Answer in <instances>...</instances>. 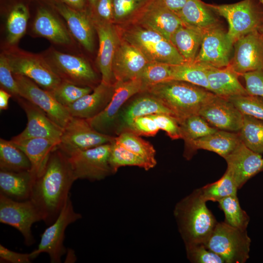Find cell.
<instances>
[{"label":"cell","instance_id":"4dcf8cb0","mask_svg":"<svg viewBox=\"0 0 263 263\" xmlns=\"http://www.w3.org/2000/svg\"><path fill=\"white\" fill-rule=\"evenodd\" d=\"M34 180L30 170L14 172L0 170V193L17 201L28 200Z\"/></svg>","mask_w":263,"mask_h":263},{"label":"cell","instance_id":"8d00e7d4","mask_svg":"<svg viewBox=\"0 0 263 263\" xmlns=\"http://www.w3.org/2000/svg\"><path fill=\"white\" fill-rule=\"evenodd\" d=\"M115 140L128 150L144 159L153 168L156 166V151L150 142L128 131L119 133L115 137Z\"/></svg>","mask_w":263,"mask_h":263},{"label":"cell","instance_id":"cb8c5ba5","mask_svg":"<svg viewBox=\"0 0 263 263\" xmlns=\"http://www.w3.org/2000/svg\"><path fill=\"white\" fill-rule=\"evenodd\" d=\"M114 85H108L100 81L91 93L66 108L72 116L91 119L102 112L108 105L113 95Z\"/></svg>","mask_w":263,"mask_h":263},{"label":"cell","instance_id":"603a6c76","mask_svg":"<svg viewBox=\"0 0 263 263\" xmlns=\"http://www.w3.org/2000/svg\"><path fill=\"white\" fill-rule=\"evenodd\" d=\"M53 5L64 19L75 38L88 51L94 49V27L92 17L83 10L70 7L60 0H53Z\"/></svg>","mask_w":263,"mask_h":263},{"label":"cell","instance_id":"7dc6e473","mask_svg":"<svg viewBox=\"0 0 263 263\" xmlns=\"http://www.w3.org/2000/svg\"><path fill=\"white\" fill-rule=\"evenodd\" d=\"M0 84L1 88L16 99L19 96V89L8 60L3 52L0 55Z\"/></svg>","mask_w":263,"mask_h":263},{"label":"cell","instance_id":"e0dca14e","mask_svg":"<svg viewBox=\"0 0 263 263\" xmlns=\"http://www.w3.org/2000/svg\"><path fill=\"white\" fill-rule=\"evenodd\" d=\"M99 39L96 62L101 74V81L114 85L115 80L113 72L114 56L120 38L116 26L98 18L92 17Z\"/></svg>","mask_w":263,"mask_h":263},{"label":"cell","instance_id":"94428289","mask_svg":"<svg viewBox=\"0 0 263 263\" xmlns=\"http://www.w3.org/2000/svg\"><path fill=\"white\" fill-rule=\"evenodd\" d=\"M258 0L263 6V0Z\"/></svg>","mask_w":263,"mask_h":263},{"label":"cell","instance_id":"680465c9","mask_svg":"<svg viewBox=\"0 0 263 263\" xmlns=\"http://www.w3.org/2000/svg\"><path fill=\"white\" fill-rule=\"evenodd\" d=\"M91 6L95 8L99 0H88Z\"/></svg>","mask_w":263,"mask_h":263},{"label":"cell","instance_id":"9c48e42d","mask_svg":"<svg viewBox=\"0 0 263 263\" xmlns=\"http://www.w3.org/2000/svg\"><path fill=\"white\" fill-rule=\"evenodd\" d=\"M44 56L62 81L92 89L96 86L97 74L84 58L52 49Z\"/></svg>","mask_w":263,"mask_h":263},{"label":"cell","instance_id":"f1b7e54d","mask_svg":"<svg viewBox=\"0 0 263 263\" xmlns=\"http://www.w3.org/2000/svg\"><path fill=\"white\" fill-rule=\"evenodd\" d=\"M10 140L22 150L29 159L31 164L30 171L34 179L42 172L51 152L57 146L56 143L41 138Z\"/></svg>","mask_w":263,"mask_h":263},{"label":"cell","instance_id":"bcb514c9","mask_svg":"<svg viewBox=\"0 0 263 263\" xmlns=\"http://www.w3.org/2000/svg\"><path fill=\"white\" fill-rule=\"evenodd\" d=\"M187 257L193 263H224L218 255L207 248L204 244H185Z\"/></svg>","mask_w":263,"mask_h":263},{"label":"cell","instance_id":"d4e9b609","mask_svg":"<svg viewBox=\"0 0 263 263\" xmlns=\"http://www.w3.org/2000/svg\"><path fill=\"white\" fill-rule=\"evenodd\" d=\"M241 142L238 132L218 130L207 136L186 142L185 156L189 159L194 151L202 149L215 152L224 158Z\"/></svg>","mask_w":263,"mask_h":263},{"label":"cell","instance_id":"8fae6325","mask_svg":"<svg viewBox=\"0 0 263 263\" xmlns=\"http://www.w3.org/2000/svg\"><path fill=\"white\" fill-rule=\"evenodd\" d=\"M111 146L106 144L67 156L76 180L100 181L113 174L109 162Z\"/></svg>","mask_w":263,"mask_h":263},{"label":"cell","instance_id":"5b68a950","mask_svg":"<svg viewBox=\"0 0 263 263\" xmlns=\"http://www.w3.org/2000/svg\"><path fill=\"white\" fill-rule=\"evenodd\" d=\"M207 4L215 13L227 21V36L233 44L242 37L258 30L263 23V6L258 0H242L231 4Z\"/></svg>","mask_w":263,"mask_h":263},{"label":"cell","instance_id":"9f6ffc18","mask_svg":"<svg viewBox=\"0 0 263 263\" xmlns=\"http://www.w3.org/2000/svg\"><path fill=\"white\" fill-rule=\"evenodd\" d=\"M70 7L78 10H83L85 7L84 0H59Z\"/></svg>","mask_w":263,"mask_h":263},{"label":"cell","instance_id":"7c38bea8","mask_svg":"<svg viewBox=\"0 0 263 263\" xmlns=\"http://www.w3.org/2000/svg\"><path fill=\"white\" fill-rule=\"evenodd\" d=\"M40 220H42L40 213L30 199L17 201L0 193V222L18 230L26 245L30 246L35 242L31 227Z\"/></svg>","mask_w":263,"mask_h":263},{"label":"cell","instance_id":"91938a15","mask_svg":"<svg viewBox=\"0 0 263 263\" xmlns=\"http://www.w3.org/2000/svg\"><path fill=\"white\" fill-rule=\"evenodd\" d=\"M258 31L260 34V35L262 39L263 44V23L258 29Z\"/></svg>","mask_w":263,"mask_h":263},{"label":"cell","instance_id":"11a10c76","mask_svg":"<svg viewBox=\"0 0 263 263\" xmlns=\"http://www.w3.org/2000/svg\"><path fill=\"white\" fill-rule=\"evenodd\" d=\"M12 95L6 91L0 88V110H5L8 108L9 98Z\"/></svg>","mask_w":263,"mask_h":263},{"label":"cell","instance_id":"1f68e13d","mask_svg":"<svg viewBox=\"0 0 263 263\" xmlns=\"http://www.w3.org/2000/svg\"><path fill=\"white\" fill-rule=\"evenodd\" d=\"M204 31L184 24L172 35L170 41L186 62L194 60L201 45Z\"/></svg>","mask_w":263,"mask_h":263},{"label":"cell","instance_id":"4fadbf2b","mask_svg":"<svg viewBox=\"0 0 263 263\" xmlns=\"http://www.w3.org/2000/svg\"><path fill=\"white\" fill-rule=\"evenodd\" d=\"M143 91V84L139 77L116 82L113 95L108 105L98 115L87 119L89 123L98 132L112 135L117 127L119 112L123 104L132 95Z\"/></svg>","mask_w":263,"mask_h":263},{"label":"cell","instance_id":"277c9868","mask_svg":"<svg viewBox=\"0 0 263 263\" xmlns=\"http://www.w3.org/2000/svg\"><path fill=\"white\" fill-rule=\"evenodd\" d=\"M120 37L139 50L150 62L169 65L186 61L170 40L151 30L133 24L116 26Z\"/></svg>","mask_w":263,"mask_h":263},{"label":"cell","instance_id":"f907efd6","mask_svg":"<svg viewBox=\"0 0 263 263\" xmlns=\"http://www.w3.org/2000/svg\"><path fill=\"white\" fill-rule=\"evenodd\" d=\"M241 76L244 79L248 94L263 98V69L247 72Z\"/></svg>","mask_w":263,"mask_h":263},{"label":"cell","instance_id":"7bdbcfd3","mask_svg":"<svg viewBox=\"0 0 263 263\" xmlns=\"http://www.w3.org/2000/svg\"><path fill=\"white\" fill-rule=\"evenodd\" d=\"M170 73V65L161 62H149L139 76L143 84V92L148 87L169 81Z\"/></svg>","mask_w":263,"mask_h":263},{"label":"cell","instance_id":"f6af8a7d","mask_svg":"<svg viewBox=\"0 0 263 263\" xmlns=\"http://www.w3.org/2000/svg\"><path fill=\"white\" fill-rule=\"evenodd\" d=\"M228 99L243 114L263 121V98L252 95L232 96Z\"/></svg>","mask_w":263,"mask_h":263},{"label":"cell","instance_id":"7402d4cb","mask_svg":"<svg viewBox=\"0 0 263 263\" xmlns=\"http://www.w3.org/2000/svg\"><path fill=\"white\" fill-rule=\"evenodd\" d=\"M149 62L139 50L120 38L113 63L115 82H124L139 77Z\"/></svg>","mask_w":263,"mask_h":263},{"label":"cell","instance_id":"83f0119b","mask_svg":"<svg viewBox=\"0 0 263 263\" xmlns=\"http://www.w3.org/2000/svg\"><path fill=\"white\" fill-rule=\"evenodd\" d=\"M34 32L54 43L68 45L72 38L68 31L53 13L43 7L39 8L33 25Z\"/></svg>","mask_w":263,"mask_h":263},{"label":"cell","instance_id":"f35d334b","mask_svg":"<svg viewBox=\"0 0 263 263\" xmlns=\"http://www.w3.org/2000/svg\"><path fill=\"white\" fill-rule=\"evenodd\" d=\"M218 203L219 208L224 213V222L226 224L241 230H246L250 218L241 208L237 195L226 197Z\"/></svg>","mask_w":263,"mask_h":263},{"label":"cell","instance_id":"2e32d148","mask_svg":"<svg viewBox=\"0 0 263 263\" xmlns=\"http://www.w3.org/2000/svg\"><path fill=\"white\" fill-rule=\"evenodd\" d=\"M16 99L26 114L27 124L22 132L11 140L17 141L41 138L50 140L58 146L63 130L56 125L43 111L34 104L21 96Z\"/></svg>","mask_w":263,"mask_h":263},{"label":"cell","instance_id":"74e56055","mask_svg":"<svg viewBox=\"0 0 263 263\" xmlns=\"http://www.w3.org/2000/svg\"><path fill=\"white\" fill-rule=\"evenodd\" d=\"M109 162L113 174H115L119 168L125 166H136L146 170L153 168L144 159L128 150L115 140L112 143Z\"/></svg>","mask_w":263,"mask_h":263},{"label":"cell","instance_id":"d590c367","mask_svg":"<svg viewBox=\"0 0 263 263\" xmlns=\"http://www.w3.org/2000/svg\"><path fill=\"white\" fill-rule=\"evenodd\" d=\"M29 18L27 7L22 3L15 5L10 11L6 20L7 42L14 46L24 35Z\"/></svg>","mask_w":263,"mask_h":263},{"label":"cell","instance_id":"681fc988","mask_svg":"<svg viewBox=\"0 0 263 263\" xmlns=\"http://www.w3.org/2000/svg\"><path fill=\"white\" fill-rule=\"evenodd\" d=\"M154 120L159 130L165 131L172 139H181L180 124L175 117L168 114L150 115Z\"/></svg>","mask_w":263,"mask_h":263},{"label":"cell","instance_id":"484cf974","mask_svg":"<svg viewBox=\"0 0 263 263\" xmlns=\"http://www.w3.org/2000/svg\"><path fill=\"white\" fill-rule=\"evenodd\" d=\"M239 76L229 65L221 68L210 67L207 72L209 90L215 95L225 98L247 95L245 88L239 80Z\"/></svg>","mask_w":263,"mask_h":263},{"label":"cell","instance_id":"d6986e66","mask_svg":"<svg viewBox=\"0 0 263 263\" xmlns=\"http://www.w3.org/2000/svg\"><path fill=\"white\" fill-rule=\"evenodd\" d=\"M233 46L234 55L228 65L239 76L263 69V44L258 30L242 37Z\"/></svg>","mask_w":263,"mask_h":263},{"label":"cell","instance_id":"816d5d0a","mask_svg":"<svg viewBox=\"0 0 263 263\" xmlns=\"http://www.w3.org/2000/svg\"><path fill=\"white\" fill-rule=\"evenodd\" d=\"M0 260L11 263H29L32 259L31 253H20L12 251L0 244Z\"/></svg>","mask_w":263,"mask_h":263},{"label":"cell","instance_id":"44dd1931","mask_svg":"<svg viewBox=\"0 0 263 263\" xmlns=\"http://www.w3.org/2000/svg\"><path fill=\"white\" fill-rule=\"evenodd\" d=\"M211 126L220 130L238 132L243 114L228 99L215 95L199 112Z\"/></svg>","mask_w":263,"mask_h":263},{"label":"cell","instance_id":"b9f144b4","mask_svg":"<svg viewBox=\"0 0 263 263\" xmlns=\"http://www.w3.org/2000/svg\"><path fill=\"white\" fill-rule=\"evenodd\" d=\"M93 90L90 87H81L62 81L51 93L57 101L66 108Z\"/></svg>","mask_w":263,"mask_h":263},{"label":"cell","instance_id":"9a60e30c","mask_svg":"<svg viewBox=\"0 0 263 263\" xmlns=\"http://www.w3.org/2000/svg\"><path fill=\"white\" fill-rule=\"evenodd\" d=\"M13 75L19 96L40 108L63 130L72 117L67 109L57 101L51 92L42 89L30 79Z\"/></svg>","mask_w":263,"mask_h":263},{"label":"cell","instance_id":"ba28073f","mask_svg":"<svg viewBox=\"0 0 263 263\" xmlns=\"http://www.w3.org/2000/svg\"><path fill=\"white\" fill-rule=\"evenodd\" d=\"M81 218V214L75 211L69 197L56 221L42 234L38 248L31 253L32 259L46 253L51 263H61L62 256L67 252L63 244L66 228Z\"/></svg>","mask_w":263,"mask_h":263},{"label":"cell","instance_id":"5bb4252c","mask_svg":"<svg viewBox=\"0 0 263 263\" xmlns=\"http://www.w3.org/2000/svg\"><path fill=\"white\" fill-rule=\"evenodd\" d=\"M184 24L161 0H149L135 16L123 24H133L152 30L170 40L173 33Z\"/></svg>","mask_w":263,"mask_h":263},{"label":"cell","instance_id":"836d02e7","mask_svg":"<svg viewBox=\"0 0 263 263\" xmlns=\"http://www.w3.org/2000/svg\"><path fill=\"white\" fill-rule=\"evenodd\" d=\"M0 169L14 172L29 171L31 164L24 152L11 140L0 138Z\"/></svg>","mask_w":263,"mask_h":263},{"label":"cell","instance_id":"60d3db41","mask_svg":"<svg viewBox=\"0 0 263 263\" xmlns=\"http://www.w3.org/2000/svg\"><path fill=\"white\" fill-rule=\"evenodd\" d=\"M179 124L181 139L185 142L207 136L218 130L211 126L199 114L189 116Z\"/></svg>","mask_w":263,"mask_h":263},{"label":"cell","instance_id":"8992f818","mask_svg":"<svg viewBox=\"0 0 263 263\" xmlns=\"http://www.w3.org/2000/svg\"><path fill=\"white\" fill-rule=\"evenodd\" d=\"M3 53L13 74L25 76L50 92L62 81L44 56L27 52L11 46Z\"/></svg>","mask_w":263,"mask_h":263},{"label":"cell","instance_id":"c3c4849f","mask_svg":"<svg viewBox=\"0 0 263 263\" xmlns=\"http://www.w3.org/2000/svg\"><path fill=\"white\" fill-rule=\"evenodd\" d=\"M159 130L154 120L148 115L135 118L122 132L128 131L139 136H153Z\"/></svg>","mask_w":263,"mask_h":263},{"label":"cell","instance_id":"ffe728a7","mask_svg":"<svg viewBox=\"0 0 263 263\" xmlns=\"http://www.w3.org/2000/svg\"><path fill=\"white\" fill-rule=\"evenodd\" d=\"M226 170L232 176L238 189L250 179L263 171V158L241 142L235 149L224 158Z\"/></svg>","mask_w":263,"mask_h":263},{"label":"cell","instance_id":"f5cc1de1","mask_svg":"<svg viewBox=\"0 0 263 263\" xmlns=\"http://www.w3.org/2000/svg\"><path fill=\"white\" fill-rule=\"evenodd\" d=\"M95 8L98 19L107 22H113V0H99Z\"/></svg>","mask_w":263,"mask_h":263},{"label":"cell","instance_id":"6da1fadb","mask_svg":"<svg viewBox=\"0 0 263 263\" xmlns=\"http://www.w3.org/2000/svg\"><path fill=\"white\" fill-rule=\"evenodd\" d=\"M75 180L67 155L57 146L34 179L29 198L46 225H51L57 218Z\"/></svg>","mask_w":263,"mask_h":263},{"label":"cell","instance_id":"e575fe53","mask_svg":"<svg viewBox=\"0 0 263 263\" xmlns=\"http://www.w3.org/2000/svg\"><path fill=\"white\" fill-rule=\"evenodd\" d=\"M238 132L245 146L255 152L263 153V120L243 114L242 126Z\"/></svg>","mask_w":263,"mask_h":263},{"label":"cell","instance_id":"d6a6232c","mask_svg":"<svg viewBox=\"0 0 263 263\" xmlns=\"http://www.w3.org/2000/svg\"><path fill=\"white\" fill-rule=\"evenodd\" d=\"M210 66L197 62L170 65V80L189 83L208 91L207 72Z\"/></svg>","mask_w":263,"mask_h":263},{"label":"cell","instance_id":"db71d44e","mask_svg":"<svg viewBox=\"0 0 263 263\" xmlns=\"http://www.w3.org/2000/svg\"><path fill=\"white\" fill-rule=\"evenodd\" d=\"M169 9L176 14L184 6L187 0H161Z\"/></svg>","mask_w":263,"mask_h":263},{"label":"cell","instance_id":"7a4b0ae2","mask_svg":"<svg viewBox=\"0 0 263 263\" xmlns=\"http://www.w3.org/2000/svg\"><path fill=\"white\" fill-rule=\"evenodd\" d=\"M144 92L159 100L172 112L179 123L189 116L199 114L202 107L216 95L201 87L177 80L148 87Z\"/></svg>","mask_w":263,"mask_h":263},{"label":"cell","instance_id":"ab89813d","mask_svg":"<svg viewBox=\"0 0 263 263\" xmlns=\"http://www.w3.org/2000/svg\"><path fill=\"white\" fill-rule=\"evenodd\" d=\"M206 201L218 202L226 197L237 195L238 188L230 174L226 171L217 181L199 188Z\"/></svg>","mask_w":263,"mask_h":263},{"label":"cell","instance_id":"4316f807","mask_svg":"<svg viewBox=\"0 0 263 263\" xmlns=\"http://www.w3.org/2000/svg\"><path fill=\"white\" fill-rule=\"evenodd\" d=\"M159 113L175 117L172 112L154 96L149 94L138 97L120 112L118 121L119 119L120 126L117 133L118 134L123 131L137 117Z\"/></svg>","mask_w":263,"mask_h":263},{"label":"cell","instance_id":"3957f363","mask_svg":"<svg viewBox=\"0 0 263 263\" xmlns=\"http://www.w3.org/2000/svg\"><path fill=\"white\" fill-rule=\"evenodd\" d=\"M198 188L175 205L173 214L185 244H205L218 223Z\"/></svg>","mask_w":263,"mask_h":263},{"label":"cell","instance_id":"52a82bcc","mask_svg":"<svg viewBox=\"0 0 263 263\" xmlns=\"http://www.w3.org/2000/svg\"><path fill=\"white\" fill-rule=\"evenodd\" d=\"M251 239L246 230L218 222L205 244L225 263H244L249 258Z\"/></svg>","mask_w":263,"mask_h":263},{"label":"cell","instance_id":"ac0fdd59","mask_svg":"<svg viewBox=\"0 0 263 263\" xmlns=\"http://www.w3.org/2000/svg\"><path fill=\"white\" fill-rule=\"evenodd\" d=\"M233 44L220 25L204 31L201 45L193 62L215 68L228 65Z\"/></svg>","mask_w":263,"mask_h":263},{"label":"cell","instance_id":"f546056e","mask_svg":"<svg viewBox=\"0 0 263 263\" xmlns=\"http://www.w3.org/2000/svg\"><path fill=\"white\" fill-rule=\"evenodd\" d=\"M176 14L185 25L203 31L220 25L217 14L201 0H187Z\"/></svg>","mask_w":263,"mask_h":263},{"label":"cell","instance_id":"ee69618b","mask_svg":"<svg viewBox=\"0 0 263 263\" xmlns=\"http://www.w3.org/2000/svg\"><path fill=\"white\" fill-rule=\"evenodd\" d=\"M149 0H113V22L123 24L135 16Z\"/></svg>","mask_w":263,"mask_h":263},{"label":"cell","instance_id":"6f0895ef","mask_svg":"<svg viewBox=\"0 0 263 263\" xmlns=\"http://www.w3.org/2000/svg\"><path fill=\"white\" fill-rule=\"evenodd\" d=\"M67 254L65 260V263H74L76 260V256L73 250L72 249H67Z\"/></svg>","mask_w":263,"mask_h":263},{"label":"cell","instance_id":"30bf717a","mask_svg":"<svg viewBox=\"0 0 263 263\" xmlns=\"http://www.w3.org/2000/svg\"><path fill=\"white\" fill-rule=\"evenodd\" d=\"M115 138L97 131L87 119L72 116L63 129L57 147L68 156L79 151L112 143Z\"/></svg>","mask_w":263,"mask_h":263}]
</instances>
